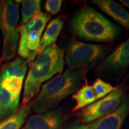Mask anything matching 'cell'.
<instances>
[{"mask_svg": "<svg viewBox=\"0 0 129 129\" xmlns=\"http://www.w3.org/2000/svg\"><path fill=\"white\" fill-rule=\"evenodd\" d=\"M129 115V96L115 111L88 124L89 129H122Z\"/></svg>", "mask_w": 129, "mask_h": 129, "instance_id": "cell-11", "label": "cell"}, {"mask_svg": "<svg viewBox=\"0 0 129 129\" xmlns=\"http://www.w3.org/2000/svg\"><path fill=\"white\" fill-rule=\"evenodd\" d=\"M19 18V5L15 1L0 2V31L5 41L17 28Z\"/></svg>", "mask_w": 129, "mask_h": 129, "instance_id": "cell-10", "label": "cell"}, {"mask_svg": "<svg viewBox=\"0 0 129 129\" xmlns=\"http://www.w3.org/2000/svg\"><path fill=\"white\" fill-rule=\"evenodd\" d=\"M32 101L27 104H22L17 111L7 118L0 121V129H21L24 121L32 109Z\"/></svg>", "mask_w": 129, "mask_h": 129, "instance_id": "cell-14", "label": "cell"}, {"mask_svg": "<svg viewBox=\"0 0 129 129\" xmlns=\"http://www.w3.org/2000/svg\"><path fill=\"white\" fill-rule=\"evenodd\" d=\"M71 32L80 40L110 43L120 34V29L91 7L80 9L71 20Z\"/></svg>", "mask_w": 129, "mask_h": 129, "instance_id": "cell-4", "label": "cell"}, {"mask_svg": "<svg viewBox=\"0 0 129 129\" xmlns=\"http://www.w3.org/2000/svg\"><path fill=\"white\" fill-rule=\"evenodd\" d=\"M65 62L69 70H92L108 55L111 47L70 40L65 45Z\"/></svg>", "mask_w": 129, "mask_h": 129, "instance_id": "cell-5", "label": "cell"}, {"mask_svg": "<svg viewBox=\"0 0 129 129\" xmlns=\"http://www.w3.org/2000/svg\"><path fill=\"white\" fill-rule=\"evenodd\" d=\"M129 67V38L118 45L103 60L96 70L98 78L118 80Z\"/></svg>", "mask_w": 129, "mask_h": 129, "instance_id": "cell-7", "label": "cell"}, {"mask_svg": "<svg viewBox=\"0 0 129 129\" xmlns=\"http://www.w3.org/2000/svg\"><path fill=\"white\" fill-rule=\"evenodd\" d=\"M22 19L20 25H24L40 12V0L22 1Z\"/></svg>", "mask_w": 129, "mask_h": 129, "instance_id": "cell-17", "label": "cell"}, {"mask_svg": "<svg viewBox=\"0 0 129 129\" xmlns=\"http://www.w3.org/2000/svg\"><path fill=\"white\" fill-rule=\"evenodd\" d=\"M19 32L18 27L5 41L3 42L2 55L0 57V64L6 63L13 60L19 47Z\"/></svg>", "mask_w": 129, "mask_h": 129, "instance_id": "cell-16", "label": "cell"}, {"mask_svg": "<svg viewBox=\"0 0 129 129\" xmlns=\"http://www.w3.org/2000/svg\"><path fill=\"white\" fill-rule=\"evenodd\" d=\"M86 72L85 70H68L43 84L32 101L33 112L42 113L56 109L64 99L83 86Z\"/></svg>", "mask_w": 129, "mask_h": 129, "instance_id": "cell-1", "label": "cell"}, {"mask_svg": "<svg viewBox=\"0 0 129 129\" xmlns=\"http://www.w3.org/2000/svg\"><path fill=\"white\" fill-rule=\"evenodd\" d=\"M62 3V1L61 0H47L45 2V9L51 14H57L61 10Z\"/></svg>", "mask_w": 129, "mask_h": 129, "instance_id": "cell-19", "label": "cell"}, {"mask_svg": "<svg viewBox=\"0 0 129 129\" xmlns=\"http://www.w3.org/2000/svg\"><path fill=\"white\" fill-rule=\"evenodd\" d=\"M92 3L129 32V12L124 7L113 0H94Z\"/></svg>", "mask_w": 129, "mask_h": 129, "instance_id": "cell-12", "label": "cell"}, {"mask_svg": "<svg viewBox=\"0 0 129 129\" xmlns=\"http://www.w3.org/2000/svg\"><path fill=\"white\" fill-rule=\"evenodd\" d=\"M92 87L98 100L108 95L116 88L111 83H107L101 78H97L92 85Z\"/></svg>", "mask_w": 129, "mask_h": 129, "instance_id": "cell-18", "label": "cell"}, {"mask_svg": "<svg viewBox=\"0 0 129 129\" xmlns=\"http://www.w3.org/2000/svg\"><path fill=\"white\" fill-rule=\"evenodd\" d=\"M72 98L75 101V106L73 111H80L98 100L92 85L88 83L83 85L77 92L74 93Z\"/></svg>", "mask_w": 129, "mask_h": 129, "instance_id": "cell-15", "label": "cell"}, {"mask_svg": "<svg viewBox=\"0 0 129 129\" xmlns=\"http://www.w3.org/2000/svg\"><path fill=\"white\" fill-rule=\"evenodd\" d=\"M64 56V52L56 44L37 54V57L30 64L24 82L22 104L32 101L44 83L62 72Z\"/></svg>", "mask_w": 129, "mask_h": 129, "instance_id": "cell-2", "label": "cell"}, {"mask_svg": "<svg viewBox=\"0 0 129 129\" xmlns=\"http://www.w3.org/2000/svg\"><path fill=\"white\" fill-rule=\"evenodd\" d=\"M125 96V90L123 86L116 87L110 94L94 102L91 105L81 109L78 113L79 120L85 124L108 115L122 103Z\"/></svg>", "mask_w": 129, "mask_h": 129, "instance_id": "cell-8", "label": "cell"}, {"mask_svg": "<svg viewBox=\"0 0 129 129\" xmlns=\"http://www.w3.org/2000/svg\"><path fill=\"white\" fill-rule=\"evenodd\" d=\"M29 65L27 60L17 57L0 68V121L19 108Z\"/></svg>", "mask_w": 129, "mask_h": 129, "instance_id": "cell-3", "label": "cell"}, {"mask_svg": "<svg viewBox=\"0 0 129 129\" xmlns=\"http://www.w3.org/2000/svg\"><path fill=\"white\" fill-rule=\"evenodd\" d=\"M70 111L64 108L31 115L21 129H60L69 119Z\"/></svg>", "mask_w": 129, "mask_h": 129, "instance_id": "cell-9", "label": "cell"}, {"mask_svg": "<svg viewBox=\"0 0 129 129\" xmlns=\"http://www.w3.org/2000/svg\"><path fill=\"white\" fill-rule=\"evenodd\" d=\"M50 18V14L40 12L27 23L18 27L19 42L17 53L30 64L39 52L42 35Z\"/></svg>", "mask_w": 129, "mask_h": 129, "instance_id": "cell-6", "label": "cell"}, {"mask_svg": "<svg viewBox=\"0 0 129 129\" xmlns=\"http://www.w3.org/2000/svg\"><path fill=\"white\" fill-rule=\"evenodd\" d=\"M128 79H129V78H128Z\"/></svg>", "mask_w": 129, "mask_h": 129, "instance_id": "cell-22", "label": "cell"}, {"mask_svg": "<svg viewBox=\"0 0 129 129\" xmlns=\"http://www.w3.org/2000/svg\"><path fill=\"white\" fill-rule=\"evenodd\" d=\"M60 129H89L88 124H85L80 121L74 120L63 125Z\"/></svg>", "mask_w": 129, "mask_h": 129, "instance_id": "cell-20", "label": "cell"}, {"mask_svg": "<svg viewBox=\"0 0 129 129\" xmlns=\"http://www.w3.org/2000/svg\"><path fill=\"white\" fill-rule=\"evenodd\" d=\"M64 19L63 17L58 16L50 21L42 36L39 52H41L45 48L55 44L57 38L64 27Z\"/></svg>", "mask_w": 129, "mask_h": 129, "instance_id": "cell-13", "label": "cell"}, {"mask_svg": "<svg viewBox=\"0 0 129 129\" xmlns=\"http://www.w3.org/2000/svg\"><path fill=\"white\" fill-rule=\"evenodd\" d=\"M120 3H122V5L126 7L127 8L129 9V0H120Z\"/></svg>", "mask_w": 129, "mask_h": 129, "instance_id": "cell-21", "label": "cell"}]
</instances>
